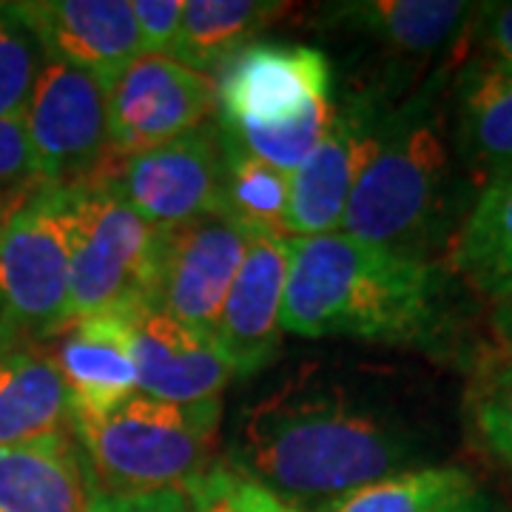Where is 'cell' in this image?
I'll use <instances>...</instances> for the list:
<instances>
[{
	"label": "cell",
	"mask_w": 512,
	"mask_h": 512,
	"mask_svg": "<svg viewBox=\"0 0 512 512\" xmlns=\"http://www.w3.org/2000/svg\"><path fill=\"white\" fill-rule=\"evenodd\" d=\"M288 254L285 333L456 353V276L439 262L396 254L342 231L288 237Z\"/></svg>",
	"instance_id": "6da1fadb"
},
{
	"label": "cell",
	"mask_w": 512,
	"mask_h": 512,
	"mask_svg": "<svg viewBox=\"0 0 512 512\" xmlns=\"http://www.w3.org/2000/svg\"><path fill=\"white\" fill-rule=\"evenodd\" d=\"M251 237L254 234L220 214L157 228L154 276L146 305L185 328L214 336Z\"/></svg>",
	"instance_id": "30bf717a"
},
{
	"label": "cell",
	"mask_w": 512,
	"mask_h": 512,
	"mask_svg": "<svg viewBox=\"0 0 512 512\" xmlns=\"http://www.w3.org/2000/svg\"><path fill=\"white\" fill-rule=\"evenodd\" d=\"M450 140L473 191L512 174V69L478 55L450 80Z\"/></svg>",
	"instance_id": "2e32d148"
},
{
	"label": "cell",
	"mask_w": 512,
	"mask_h": 512,
	"mask_svg": "<svg viewBox=\"0 0 512 512\" xmlns=\"http://www.w3.org/2000/svg\"><path fill=\"white\" fill-rule=\"evenodd\" d=\"M72 430V402L46 348L0 356V447Z\"/></svg>",
	"instance_id": "44dd1931"
},
{
	"label": "cell",
	"mask_w": 512,
	"mask_h": 512,
	"mask_svg": "<svg viewBox=\"0 0 512 512\" xmlns=\"http://www.w3.org/2000/svg\"><path fill=\"white\" fill-rule=\"evenodd\" d=\"M476 3L461 0H348L322 9V23L339 32L362 35L390 55H456Z\"/></svg>",
	"instance_id": "ac0fdd59"
},
{
	"label": "cell",
	"mask_w": 512,
	"mask_h": 512,
	"mask_svg": "<svg viewBox=\"0 0 512 512\" xmlns=\"http://www.w3.org/2000/svg\"><path fill=\"white\" fill-rule=\"evenodd\" d=\"M387 111L390 103L379 89L353 92L336 103L328 131L291 174L285 237L339 231L350 194L373 157Z\"/></svg>",
	"instance_id": "8fae6325"
},
{
	"label": "cell",
	"mask_w": 512,
	"mask_h": 512,
	"mask_svg": "<svg viewBox=\"0 0 512 512\" xmlns=\"http://www.w3.org/2000/svg\"><path fill=\"white\" fill-rule=\"evenodd\" d=\"M60 188L69 242V319L148 302L157 228L103 185Z\"/></svg>",
	"instance_id": "52a82bcc"
},
{
	"label": "cell",
	"mask_w": 512,
	"mask_h": 512,
	"mask_svg": "<svg viewBox=\"0 0 512 512\" xmlns=\"http://www.w3.org/2000/svg\"><path fill=\"white\" fill-rule=\"evenodd\" d=\"M109 157L165 146L217 111V83L168 55H140L109 92Z\"/></svg>",
	"instance_id": "7c38bea8"
},
{
	"label": "cell",
	"mask_w": 512,
	"mask_h": 512,
	"mask_svg": "<svg viewBox=\"0 0 512 512\" xmlns=\"http://www.w3.org/2000/svg\"><path fill=\"white\" fill-rule=\"evenodd\" d=\"M222 134L268 165L293 174L336 114L325 52L302 43H251L222 66Z\"/></svg>",
	"instance_id": "277c9868"
},
{
	"label": "cell",
	"mask_w": 512,
	"mask_h": 512,
	"mask_svg": "<svg viewBox=\"0 0 512 512\" xmlns=\"http://www.w3.org/2000/svg\"><path fill=\"white\" fill-rule=\"evenodd\" d=\"M131 308L74 319L52 339L49 353L69 390L72 421L109 416L137 393Z\"/></svg>",
	"instance_id": "9a60e30c"
},
{
	"label": "cell",
	"mask_w": 512,
	"mask_h": 512,
	"mask_svg": "<svg viewBox=\"0 0 512 512\" xmlns=\"http://www.w3.org/2000/svg\"><path fill=\"white\" fill-rule=\"evenodd\" d=\"M288 237L254 234L239 265L237 279L225 296L217 345L234 376L248 379L274 362L282 342V302L288 282Z\"/></svg>",
	"instance_id": "5bb4252c"
},
{
	"label": "cell",
	"mask_w": 512,
	"mask_h": 512,
	"mask_svg": "<svg viewBox=\"0 0 512 512\" xmlns=\"http://www.w3.org/2000/svg\"><path fill=\"white\" fill-rule=\"evenodd\" d=\"M490 311V328H493L495 345H507L512 348V288L504 296H498Z\"/></svg>",
	"instance_id": "d6a6232c"
},
{
	"label": "cell",
	"mask_w": 512,
	"mask_h": 512,
	"mask_svg": "<svg viewBox=\"0 0 512 512\" xmlns=\"http://www.w3.org/2000/svg\"><path fill=\"white\" fill-rule=\"evenodd\" d=\"M476 490V476L464 467L416 464L339 495L313 512H439Z\"/></svg>",
	"instance_id": "cb8c5ba5"
},
{
	"label": "cell",
	"mask_w": 512,
	"mask_h": 512,
	"mask_svg": "<svg viewBox=\"0 0 512 512\" xmlns=\"http://www.w3.org/2000/svg\"><path fill=\"white\" fill-rule=\"evenodd\" d=\"M222 160L225 137L211 117L165 146L106 160L92 183L109 188L148 225L174 228L220 214Z\"/></svg>",
	"instance_id": "ba28073f"
},
{
	"label": "cell",
	"mask_w": 512,
	"mask_h": 512,
	"mask_svg": "<svg viewBox=\"0 0 512 512\" xmlns=\"http://www.w3.org/2000/svg\"><path fill=\"white\" fill-rule=\"evenodd\" d=\"M461 419L470 447L512 481V348L493 345L470 356Z\"/></svg>",
	"instance_id": "603a6c76"
},
{
	"label": "cell",
	"mask_w": 512,
	"mask_h": 512,
	"mask_svg": "<svg viewBox=\"0 0 512 512\" xmlns=\"http://www.w3.org/2000/svg\"><path fill=\"white\" fill-rule=\"evenodd\" d=\"M32 146L20 120H0V225L40 188Z\"/></svg>",
	"instance_id": "4316f807"
},
{
	"label": "cell",
	"mask_w": 512,
	"mask_h": 512,
	"mask_svg": "<svg viewBox=\"0 0 512 512\" xmlns=\"http://www.w3.org/2000/svg\"><path fill=\"white\" fill-rule=\"evenodd\" d=\"M228 490H231V501L239 512H302L291 507L288 501H282L271 490H265L262 484L239 476L231 467H228Z\"/></svg>",
	"instance_id": "1f68e13d"
},
{
	"label": "cell",
	"mask_w": 512,
	"mask_h": 512,
	"mask_svg": "<svg viewBox=\"0 0 512 512\" xmlns=\"http://www.w3.org/2000/svg\"><path fill=\"white\" fill-rule=\"evenodd\" d=\"M467 35L481 46V55L512 69V0L476 3Z\"/></svg>",
	"instance_id": "f1b7e54d"
},
{
	"label": "cell",
	"mask_w": 512,
	"mask_h": 512,
	"mask_svg": "<svg viewBox=\"0 0 512 512\" xmlns=\"http://www.w3.org/2000/svg\"><path fill=\"white\" fill-rule=\"evenodd\" d=\"M23 128L43 185L92 183L109 157V100L92 74L43 60Z\"/></svg>",
	"instance_id": "9c48e42d"
},
{
	"label": "cell",
	"mask_w": 512,
	"mask_h": 512,
	"mask_svg": "<svg viewBox=\"0 0 512 512\" xmlns=\"http://www.w3.org/2000/svg\"><path fill=\"white\" fill-rule=\"evenodd\" d=\"M92 478L72 430L0 447V512H89Z\"/></svg>",
	"instance_id": "d6986e66"
},
{
	"label": "cell",
	"mask_w": 512,
	"mask_h": 512,
	"mask_svg": "<svg viewBox=\"0 0 512 512\" xmlns=\"http://www.w3.org/2000/svg\"><path fill=\"white\" fill-rule=\"evenodd\" d=\"M43 49L12 3H0V120H20L43 69Z\"/></svg>",
	"instance_id": "484cf974"
},
{
	"label": "cell",
	"mask_w": 512,
	"mask_h": 512,
	"mask_svg": "<svg viewBox=\"0 0 512 512\" xmlns=\"http://www.w3.org/2000/svg\"><path fill=\"white\" fill-rule=\"evenodd\" d=\"M222 399L163 402L143 393L100 419L72 421L94 498L188 490L214 464Z\"/></svg>",
	"instance_id": "5b68a950"
},
{
	"label": "cell",
	"mask_w": 512,
	"mask_h": 512,
	"mask_svg": "<svg viewBox=\"0 0 512 512\" xmlns=\"http://www.w3.org/2000/svg\"><path fill=\"white\" fill-rule=\"evenodd\" d=\"M419 433L399 416L336 390L288 393L254 407L231 450V470L311 510L376 478L416 467Z\"/></svg>",
	"instance_id": "7a4b0ae2"
},
{
	"label": "cell",
	"mask_w": 512,
	"mask_h": 512,
	"mask_svg": "<svg viewBox=\"0 0 512 512\" xmlns=\"http://www.w3.org/2000/svg\"><path fill=\"white\" fill-rule=\"evenodd\" d=\"M288 197H291V174L248 154L245 148L234 146L225 137L220 217L237 222L248 234L285 237Z\"/></svg>",
	"instance_id": "d4e9b609"
},
{
	"label": "cell",
	"mask_w": 512,
	"mask_h": 512,
	"mask_svg": "<svg viewBox=\"0 0 512 512\" xmlns=\"http://www.w3.org/2000/svg\"><path fill=\"white\" fill-rule=\"evenodd\" d=\"M288 3L276 0H188L180 35L171 49L174 60L194 72L222 69L234 55L256 43L285 15Z\"/></svg>",
	"instance_id": "7402d4cb"
},
{
	"label": "cell",
	"mask_w": 512,
	"mask_h": 512,
	"mask_svg": "<svg viewBox=\"0 0 512 512\" xmlns=\"http://www.w3.org/2000/svg\"><path fill=\"white\" fill-rule=\"evenodd\" d=\"M89 512H194L185 490H165L128 498H94Z\"/></svg>",
	"instance_id": "f546056e"
},
{
	"label": "cell",
	"mask_w": 512,
	"mask_h": 512,
	"mask_svg": "<svg viewBox=\"0 0 512 512\" xmlns=\"http://www.w3.org/2000/svg\"><path fill=\"white\" fill-rule=\"evenodd\" d=\"M453 57L413 97L384 114L373 157L339 225L342 234L427 262L447 254L470 211L464 197L470 183L461 174L447 120Z\"/></svg>",
	"instance_id": "3957f363"
},
{
	"label": "cell",
	"mask_w": 512,
	"mask_h": 512,
	"mask_svg": "<svg viewBox=\"0 0 512 512\" xmlns=\"http://www.w3.org/2000/svg\"><path fill=\"white\" fill-rule=\"evenodd\" d=\"M444 259V268L487 302L510 291L512 174L478 191Z\"/></svg>",
	"instance_id": "ffe728a7"
},
{
	"label": "cell",
	"mask_w": 512,
	"mask_h": 512,
	"mask_svg": "<svg viewBox=\"0 0 512 512\" xmlns=\"http://www.w3.org/2000/svg\"><path fill=\"white\" fill-rule=\"evenodd\" d=\"M137 393L163 402H211L234 379L214 336L180 325L177 319L140 302L131 308Z\"/></svg>",
	"instance_id": "e0dca14e"
},
{
	"label": "cell",
	"mask_w": 512,
	"mask_h": 512,
	"mask_svg": "<svg viewBox=\"0 0 512 512\" xmlns=\"http://www.w3.org/2000/svg\"><path fill=\"white\" fill-rule=\"evenodd\" d=\"M439 512H510V510L504 507V501H501V498L484 493V490L478 487L476 493L458 498V501H453V504L441 507Z\"/></svg>",
	"instance_id": "836d02e7"
},
{
	"label": "cell",
	"mask_w": 512,
	"mask_h": 512,
	"mask_svg": "<svg viewBox=\"0 0 512 512\" xmlns=\"http://www.w3.org/2000/svg\"><path fill=\"white\" fill-rule=\"evenodd\" d=\"M69 322L66 202L40 185L0 225V356L46 348Z\"/></svg>",
	"instance_id": "8992f818"
},
{
	"label": "cell",
	"mask_w": 512,
	"mask_h": 512,
	"mask_svg": "<svg viewBox=\"0 0 512 512\" xmlns=\"http://www.w3.org/2000/svg\"><path fill=\"white\" fill-rule=\"evenodd\" d=\"M183 6V0H131L143 55H171L180 35Z\"/></svg>",
	"instance_id": "83f0119b"
},
{
	"label": "cell",
	"mask_w": 512,
	"mask_h": 512,
	"mask_svg": "<svg viewBox=\"0 0 512 512\" xmlns=\"http://www.w3.org/2000/svg\"><path fill=\"white\" fill-rule=\"evenodd\" d=\"M188 498L194 512H239L228 490V464H214L205 476L188 484Z\"/></svg>",
	"instance_id": "4dcf8cb0"
},
{
	"label": "cell",
	"mask_w": 512,
	"mask_h": 512,
	"mask_svg": "<svg viewBox=\"0 0 512 512\" xmlns=\"http://www.w3.org/2000/svg\"><path fill=\"white\" fill-rule=\"evenodd\" d=\"M12 6L43 57L92 74L106 92L143 55L131 0H23Z\"/></svg>",
	"instance_id": "4fadbf2b"
}]
</instances>
